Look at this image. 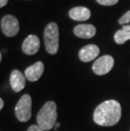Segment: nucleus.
Returning a JSON list of instances; mask_svg holds the SVG:
<instances>
[{"mask_svg":"<svg viewBox=\"0 0 130 131\" xmlns=\"http://www.w3.org/2000/svg\"><path fill=\"white\" fill-rule=\"evenodd\" d=\"M119 0H96V2L99 4L104 5V6H112L116 4H117Z\"/></svg>","mask_w":130,"mask_h":131,"instance_id":"2eb2a0df","label":"nucleus"},{"mask_svg":"<svg viewBox=\"0 0 130 131\" xmlns=\"http://www.w3.org/2000/svg\"><path fill=\"white\" fill-rule=\"evenodd\" d=\"M44 72V63L38 61L25 70V76L30 82L37 81Z\"/></svg>","mask_w":130,"mask_h":131,"instance_id":"1a4fd4ad","label":"nucleus"},{"mask_svg":"<svg viewBox=\"0 0 130 131\" xmlns=\"http://www.w3.org/2000/svg\"><path fill=\"white\" fill-rule=\"evenodd\" d=\"M44 42L46 52L54 55L58 51L59 47V30L55 22H51L44 30Z\"/></svg>","mask_w":130,"mask_h":131,"instance_id":"7ed1b4c3","label":"nucleus"},{"mask_svg":"<svg viewBox=\"0 0 130 131\" xmlns=\"http://www.w3.org/2000/svg\"><path fill=\"white\" fill-rule=\"evenodd\" d=\"M0 61H2V53L0 54Z\"/></svg>","mask_w":130,"mask_h":131,"instance_id":"aec40b11","label":"nucleus"},{"mask_svg":"<svg viewBox=\"0 0 130 131\" xmlns=\"http://www.w3.org/2000/svg\"><path fill=\"white\" fill-rule=\"evenodd\" d=\"M122 116L120 103L116 100H107L96 108L93 114L94 122L101 126H114Z\"/></svg>","mask_w":130,"mask_h":131,"instance_id":"f257e3e1","label":"nucleus"},{"mask_svg":"<svg viewBox=\"0 0 130 131\" xmlns=\"http://www.w3.org/2000/svg\"><path fill=\"white\" fill-rule=\"evenodd\" d=\"M2 32L8 37H13L18 34L20 30V23L14 15H8L1 19Z\"/></svg>","mask_w":130,"mask_h":131,"instance_id":"39448f33","label":"nucleus"},{"mask_svg":"<svg viewBox=\"0 0 130 131\" xmlns=\"http://www.w3.org/2000/svg\"><path fill=\"white\" fill-rule=\"evenodd\" d=\"M10 85L13 91L20 92L26 86V76L18 69H15L10 74Z\"/></svg>","mask_w":130,"mask_h":131,"instance_id":"9d476101","label":"nucleus"},{"mask_svg":"<svg viewBox=\"0 0 130 131\" xmlns=\"http://www.w3.org/2000/svg\"><path fill=\"white\" fill-rule=\"evenodd\" d=\"M114 66V59L110 55H104L93 63L92 70L97 75H105L112 70Z\"/></svg>","mask_w":130,"mask_h":131,"instance_id":"423d86ee","label":"nucleus"},{"mask_svg":"<svg viewBox=\"0 0 130 131\" xmlns=\"http://www.w3.org/2000/svg\"><path fill=\"white\" fill-rule=\"evenodd\" d=\"M55 129H57V128H59L60 127V124L59 123H56V124H55Z\"/></svg>","mask_w":130,"mask_h":131,"instance_id":"6ab92c4d","label":"nucleus"},{"mask_svg":"<svg viewBox=\"0 0 130 131\" xmlns=\"http://www.w3.org/2000/svg\"><path fill=\"white\" fill-rule=\"evenodd\" d=\"M99 53H100L99 47L95 44H90V45L85 46L79 50V58L82 62L88 63L98 57Z\"/></svg>","mask_w":130,"mask_h":131,"instance_id":"6e6552de","label":"nucleus"},{"mask_svg":"<svg viewBox=\"0 0 130 131\" xmlns=\"http://www.w3.org/2000/svg\"><path fill=\"white\" fill-rule=\"evenodd\" d=\"M74 33L76 37L84 39L92 38L96 33V29L93 25L80 24L74 27Z\"/></svg>","mask_w":130,"mask_h":131,"instance_id":"9b49d317","label":"nucleus"},{"mask_svg":"<svg viewBox=\"0 0 130 131\" xmlns=\"http://www.w3.org/2000/svg\"><path fill=\"white\" fill-rule=\"evenodd\" d=\"M4 100L2 98L0 99V110H2L4 108Z\"/></svg>","mask_w":130,"mask_h":131,"instance_id":"a211bd4d","label":"nucleus"},{"mask_svg":"<svg viewBox=\"0 0 130 131\" xmlns=\"http://www.w3.org/2000/svg\"><path fill=\"white\" fill-rule=\"evenodd\" d=\"M27 131H44V130L40 126H38V125H31V126H30L28 128Z\"/></svg>","mask_w":130,"mask_h":131,"instance_id":"dca6fc26","label":"nucleus"},{"mask_svg":"<svg viewBox=\"0 0 130 131\" xmlns=\"http://www.w3.org/2000/svg\"><path fill=\"white\" fill-rule=\"evenodd\" d=\"M9 0H0V8H4L8 4Z\"/></svg>","mask_w":130,"mask_h":131,"instance_id":"f3484780","label":"nucleus"},{"mask_svg":"<svg viewBox=\"0 0 130 131\" xmlns=\"http://www.w3.org/2000/svg\"><path fill=\"white\" fill-rule=\"evenodd\" d=\"M118 24L123 26V30L130 31V10L126 12L118 19Z\"/></svg>","mask_w":130,"mask_h":131,"instance_id":"4468645a","label":"nucleus"},{"mask_svg":"<svg viewBox=\"0 0 130 131\" xmlns=\"http://www.w3.org/2000/svg\"><path fill=\"white\" fill-rule=\"evenodd\" d=\"M128 40H130V31L124 30H118L114 35V41L117 44H122L125 43Z\"/></svg>","mask_w":130,"mask_h":131,"instance_id":"ddd939ff","label":"nucleus"},{"mask_svg":"<svg viewBox=\"0 0 130 131\" xmlns=\"http://www.w3.org/2000/svg\"><path fill=\"white\" fill-rule=\"evenodd\" d=\"M31 97L28 94H25L21 96L20 101L15 106V116L19 121L27 122L31 117Z\"/></svg>","mask_w":130,"mask_h":131,"instance_id":"20e7f679","label":"nucleus"},{"mask_svg":"<svg viewBox=\"0 0 130 131\" xmlns=\"http://www.w3.org/2000/svg\"><path fill=\"white\" fill-rule=\"evenodd\" d=\"M57 118V112L56 103L52 101L46 102L37 113V125L44 131H48L55 126Z\"/></svg>","mask_w":130,"mask_h":131,"instance_id":"f03ea898","label":"nucleus"},{"mask_svg":"<svg viewBox=\"0 0 130 131\" xmlns=\"http://www.w3.org/2000/svg\"><path fill=\"white\" fill-rule=\"evenodd\" d=\"M40 40L37 36H28L22 43V51L27 55H34L39 51Z\"/></svg>","mask_w":130,"mask_h":131,"instance_id":"0eeeda50","label":"nucleus"},{"mask_svg":"<svg viewBox=\"0 0 130 131\" xmlns=\"http://www.w3.org/2000/svg\"><path fill=\"white\" fill-rule=\"evenodd\" d=\"M90 11L86 7H74L71 9L68 12V15L69 17L74 19V20L77 21H85L89 19L90 17Z\"/></svg>","mask_w":130,"mask_h":131,"instance_id":"f8f14e48","label":"nucleus"}]
</instances>
